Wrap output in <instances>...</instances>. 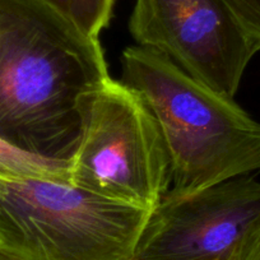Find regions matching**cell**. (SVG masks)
Masks as SVG:
<instances>
[{"label":"cell","instance_id":"obj_1","mask_svg":"<svg viewBox=\"0 0 260 260\" xmlns=\"http://www.w3.org/2000/svg\"><path fill=\"white\" fill-rule=\"evenodd\" d=\"M109 78L100 40L40 0H0V138L71 162L84 97Z\"/></svg>","mask_w":260,"mask_h":260},{"label":"cell","instance_id":"obj_2","mask_svg":"<svg viewBox=\"0 0 260 260\" xmlns=\"http://www.w3.org/2000/svg\"><path fill=\"white\" fill-rule=\"evenodd\" d=\"M121 82L143 99L171 165L167 194L182 195L260 171V122L167 57L138 45L121 55Z\"/></svg>","mask_w":260,"mask_h":260},{"label":"cell","instance_id":"obj_3","mask_svg":"<svg viewBox=\"0 0 260 260\" xmlns=\"http://www.w3.org/2000/svg\"><path fill=\"white\" fill-rule=\"evenodd\" d=\"M149 213L71 182L0 177V246L24 260H132Z\"/></svg>","mask_w":260,"mask_h":260},{"label":"cell","instance_id":"obj_4","mask_svg":"<svg viewBox=\"0 0 260 260\" xmlns=\"http://www.w3.org/2000/svg\"><path fill=\"white\" fill-rule=\"evenodd\" d=\"M71 184L104 198L152 209L171 187L161 129L134 89L109 78L87 94Z\"/></svg>","mask_w":260,"mask_h":260},{"label":"cell","instance_id":"obj_5","mask_svg":"<svg viewBox=\"0 0 260 260\" xmlns=\"http://www.w3.org/2000/svg\"><path fill=\"white\" fill-rule=\"evenodd\" d=\"M129 31L138 46L231 99L260 51L224 0H136Z\"/></svg>","mask_w":260,"mask_h":260},{"label":"cell","instance_id":"obj_6","mask_svg":"<svg viewBox=\"0 0 260 260\" xmlns=\"http://www.w3.org/2000/svg\"><path fill=\"white\" fill-rule=\"evenodd\" d=\"M259 216L260 181L251 175L166 194L149 213L132 260H244Z\"/></svg>","mask_w":260,"mask_h":260},{"label":"cell","instance_id":"obj_7","mask_svg":"<svg viewBox=\"0 0 260 260\" xmlns=\"http://www.w3.org/2000/svg\"><path fill=\"white\" fill-rule=\"evenodd\" d=\"M0 177L71 182V162L36 156L0 138Z\"/></svg>","mask_w":260,"mask_h":260},{"label":"cell","instance_id":"obj_8","mask_svg":"<svg viewBox=\"0 0 260 260\" xmlns=\"http://www.w3.org/2000/svg\"><path fill=\"white\" fill-rule=\"evenodd\" d=\"M88 37L100 40L114 13L116 0H40Z\"/></svg>","mask_w":260,"mask_h":260},{"label":"cell","instance_id":"obj_9","mask_svg":"<svg viewBox=\"0 0 260 260\" xmlns=\"http://www.w3.org/2000/svg\"><path fill=\"white\" fill-rule=\"evenodd\" d=\"M250 36L260 46V0H224Z\"/></svg>","mask_w":260,"mask_h":260},{"label":"cell","instance_id":"obj_10","mask_svg":"<svg viewBox=\"0 0 260 260\" xmlns=\"http://www.w3.org/2000/svg\"><path fill=\"white\" fill-rule=\"evenodd\" d=\"M244 260H260V216L250 236Z\"/></svg>","mask_w":260,"mask_h":260},{"label":"cell","instance_id":"obj_11","mask_svg":"<svg viewBox=\"0 0 260 260\" xmlns=\"http://www.w3.org/2000/svg\"><path fill=\"white\" fill-rule=\"evenodd\" d=\"M0 260H24L19 255L14 254L11 250L6 249V247L0 246Z\"/></svg>","mask_w":260,"mask_h":260}]
</instances>
